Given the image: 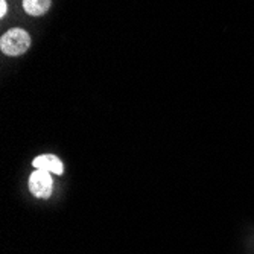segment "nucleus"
I'll use <instances>...</instances> for the list:
<instances>
[{
  "label": "nucleus",
  "instance_id": "nucleus-2",
  "mask_svg": "<svg viewBox=\"0 0 254 254\" xmlns=\"http://www.w3.org/2000/svg\"><path fill=\"white\" fill-rule=\"evenodd\" d=\"M29 190L34 196L40 199H48L54 190V180L51 172L37 169L29 177Z\"/></svg>",
  "mask_w": 254,
  "mask_h": 254
},
{
  "label": "nucleus",
  "instance_id": "nucleus-5",
  "mask_svg": "<svg viewBox=\"0 0 254 254\" xmlns=\"http://www.w3.org/2000/svg\"><path fill=\"white\" fill-rule=\"evenodd\" d=\"M8 11V5H6V0H0V17H5Z\"/></svg>",
  "mask_w": 254,
  "mask_h": 254
},
{
  "label": "nucleus",
  "instance_id": "nucleus-1",
  "mask_svg": "<svg viewBox=\"0 0 254 254\" xmlns=\"http://www.w3.org/2000/svg\"><path fill=\"white\" fill-rule=\"evenodd\" d=\"M29 46H31V37L21 28L9 29L0 38V49L8 57L23 55L29 49Z\"/></svg>",
  "mask_w": 254,
  "mask_h": 254
},
{
  "label": "nucleus",
  "instance_id": "nucleus-4",
  "mask_svg": "<svg viewBox=\"0 0 254 254\" xmlns=\"http://www.w3.org/2000/svg\"><path fill=\"white\" fill-rule=\"evenodd\" d=\"M51 8V0H23V9L32 17L44 15Z\"/></svg>",
  "mask_w": 254,
  "mask_h": 254
},
{
  "label": "nucleus",
  "instance_id": "nucleus-3",
  "mask_svg": "<svg viewBox=\"0 0 254 254\" xmlns=\"http://www.w3.org/2000/svg\"><path fill=\"white\" fill-rule=\"evenodd\" d=\"M32 166L35 169H43V171H48L57 175H61L64 172L63 161L54 154H43V155L35 157L32 161Z\"/></svg>",
  "mask_w": 254,
  "mask_h": 254
}]
</instances>
